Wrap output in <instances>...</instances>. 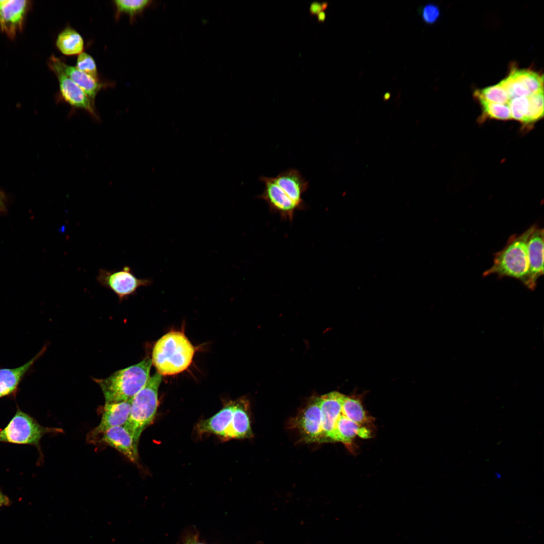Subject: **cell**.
I'll list each match as a JSON object with an SVG mask.
<instances>
[{
    "mask_svg": "<svg viewBox=\"0 0 544 544\" xmlns=\"http://www.w3.org/2000/svg\"><path fill=\"white\" fill-rule=\"evenodd\" d=\"M194 353V347L183 332L171 331L156 343L151 360L161 375H175L189 367Z\"/></svg>",
    "mask_w": 544,
    "mask_h": 544,
    "instance_id": "1",
    "label": "cell"
},
{
    "mask_svg": "<svg viewBox=\"0 0 544 544\" xmlns=\"http://www.w3.org/2000/svg\"><path fill=\"white\" fill-rule=\"evenodd\" d=\"M536 226L533 225L520 235H511L504 247L494 254L493 263L483 276L496 275L500 278L510 277L525 285L529 268L527 243Z\"/></svg>",
    "mask_w": 544,
    "mask_h": 544,
    "instance_id": "2",
    "label": "cell"
},
{
    "mask_svg": "<svg viewBox=\"0 0 544 544\" xmlns=\"http://www.w3.org/2000/svg\"><path fill=\"white\" fill-rule=\"evenodd\" d=\"M152 364V360L146 357L106 378L94 379L103 392L105 403L131 400L149 380Z\"/></svg>",
    "mask_w": 544,
    "mask_h": 544,
    "instance_id": "3",
    "label": "cell"
},
{
    "mask_svg": "<svg viewBox=\"0 0 544 544\" xmlns=\"http://www.w3.org/2000/svg\"><path fill=\"white\" fill-rule=\"evenodd\" d=\"M162 375L155 373L145 386L132 398L128 419L125 427L137 443L143 431L153 422L158 405V392Z\"/></svg>",
    "mask_w": 544,
    "mask_h": 544,
    "instance_id": "4",
    "label": "cell"
},
{
    "mask_svg": "<svg viewBox=\"0 0 544 544\" xmlns=\"http://www.w3.org/2000/svg\"><path fill=\"white\" fill-rule=\"evenodd\" d=\"M61 432V429L40 425L33 417L18 407L9 424L0 429V442L27 444L40 448V441L46 434Z\"/></svg>",
    "mask_w": 544,
    "mask_h": 544,
    "instance_id": "5",
    "label": "cell"
},
{
    "mask_svg": "<svg viewBox=\"0 0 544 544\" xmlns=\"http://www.w3.org/2000/svg\"><path fill=\"white\" fill-rule=\"evenodd\" d=\"M60 58L52 54L48 61L49 69L58 80L60 98L73 108L84 110L94 118L98 119L94 103L80 87L64 74L60 65Z\"/></svg>",
    "mask_w": 544,
    "mask_h": 544,
    "instance_id": "6",
    "label": "cell"
},
{
    "mask_svg": "<svg viewBox=\"0 0 544 544\" xmlns=\"http://www.w3.org/2000/svg\"><path fill=\"white\" fill-rule=\"evenodd\" d=\"M98 282L113 291L120 299L133 294L142 286L151 285L152 281L137 278L128 266L119 270L100 269L97 276Z\"/></svg>",
    "mask_w": 544,
    "mask_h": 544,
    "instance_id": "7",
    "label": "cell"
},
{
    "mask_svg": "<svg viewBox=\"0 0 544 544\" xmlns=\"http://www.w3.org/2000/svg\"><path fill=\"white\" fill-rule=\"evenodd\" d=\"M259 179L264 188L258 198L265 201L271 213L278 214L284 221L292 222L296 212L300 210L299 208L275 182L273 177L261 176Z\"/></svg>",
    "mask_w": 544,
    "mask_h": 544,
    "instance_id": "8",
    "label": "cell"
},
{
    "mask_svg": "<svg viewBox=\"0 0 544 544\" xmlns=\"http://www.w3.org/2000/svg\"><path fill=\"white\" fill-rule=\"evenodd\" d=\"M30 1L0 0V31L15 38L23 28Z\"/></svg>",
    "mask_w": 544,
    "mask_h": 544,
    "instance_id": "9",
    "label": "cell"
},
{
    "mask_svg": "<svg viewBox=\"0 0 544 544\" xmlns=\"http://www.w3.org/2000/svg\"><path fill=\"white\" fill-rule=\"evenodd\" d=\"M296 421V426L306 442H323L319 397L311 398L300 412Z\"/></svg>",
    "mask_w": 544,
    "mask_h": 544,
    "instance_id": "10",
    "label": "cell"
},
{
    "mask_svg": "<svg viewBox=\"0 0 544 544\" xmlns=\"http://www.w3.org/2000/svg\"><path fill=\"white\" fill-rule=\"evenodd\" d=\"M528 274L525 286L534 290L538 279L543 275V230L537 226L527 243Z\"/></svg>",
    "mask_w": 544,
    "mask_h": 544,
    "instance_id": "11",
    "label": "cell"
},
{
    "mask_svg": "<svg viewBox=\"0 0 544 544\" xmlns=\"http://www.w3.org/2000/svg\"><path fill=\"white\" fill-rule=\"evenodd\" d=\"M131 400L118 402L105 403L100 422L87 435V440L93 441L107 429L126 424L130 412Z\"/></svg>",
    "mask_w": 544,
    "mask_h": 544,
    "instance_id": "12",
    "label": "cell"
},
{
    "mask_svg": "<svg viewBox=\"0 0 544 544\" xmlns=\"http://www.w3.org/2000/svg\"><path fill=\"white\" fill-rule=\"evenodd\" d=\"M100 436L101 443L114 448L133 462L138 460V443L124 425L109 428Z\"/></svg>",
    "mask_w": 544,
    "mask_h": 544,
    "instance_id": "13",
    "label": "cell"
},
{
    "mask_svg": "<svg viewBox=\"0 0 544 544\" xmlns=\"http://www.w3.org/2000/svg\"><path fill=\"white\" fill-rule=\"evenodd\" d=\"M345 395L333 391L320 397L323 442L332 441L334 426L342 411Z\"/></svg>",
    "mask_w": 544,
    "mask_h": 544,
    "instance_id": "14",
    "label": "cell"
},
{
    "mask_svg": "<svg viewBox=\"0 0 544 544\" xmlns=\"http://www.w3.org/2000/svg\"><path fill=\"white\" fill-rule=\"evenodd\" d=\"M273 179L300 210L306 208L302 195L307 190L309 183L298 170L289 169L280 173Z\"/></svg>",
    "mask_w": 544,
    "mask_h": 544,
    "instance_id": "15",
    "label": "cell"
},
{
    "mask_svg": "<svg viewBox=\"0 0 544 544\" xmlns=\"http://www.w3.org/2000/svg\"><path fill=\"white\" fill-rule=\"evenodd\" d=\"M45 350L43 348L34 357L19 367L0 369V398L16 396L21 381Z\"/></svg>",
    "mask_w": 544,
    "mask_h": 544,
    "instance_id": "16",
    "label": "cell"
},
{
    "mask_svg": "<svg viewBox=\"0 0 544 544\" xmlns=\"http://www.w3.org/2000/svg\"><path fill=\"white\" fill-rule=\"evenodd\" d=\"M235 409L231 422L223 437L226 439L243 438L252 435L248 402L245 399L235 401Z\"/></svg>",
    "mask_w": 544,
    "mask_h": 544,
    "instance_id": "17",
    "label": "cell"
},
{
    "mask_svg": "<svg viewBox=\"0 0 544 544\" xmlns=\"http://www.w3.org/2000/svg\"><path fill=\"white\" fill-rule=\"evenodd\" d=\"M370 435L371 432L369 429L348 419L341 411L334 426L332 441L341 442L348 445L352 443L356 436L368 438Z\"/></svg>",
    "mask_w": 544,
    "mask_h": 544,
    "instance_id": "18",
    "label": "cell"
},
{
    "mask_svg": "<svg viewBox=\"0 0 544 544\" xmlns=\"http://www.w3.org/2000/svg\"><path fill=\"white\" fill-rule=\"evenodd\" d=\"M235 405V401L229 403L211 418L201 421L197 425V431L223 437L231 422Z\"/></svg>",
    "mask_w": 544,
    "mask_h": 544,
    "instance_id": "19",
    "label": "cell"
},
{
    "mask_svg": "<svg viewBox=\"0 0 544 544\" xmlns=\"http://www.w3.org/2000/svg\"><path fill=\"white\" fill-rule=\"evenodd\" d=\"M60 65L64 74L87 94L94 103L98 93L107 84L100 82L90 76L80 71L75 66L66 64L60 60Z\"/></svg>",
    "mask_w": 544,
    "mask_h": 544,
    "instance_id": "20",
    "label": "cell"
},
{
    "mask_svg": "<svg viewBox=\"0 0 544 544\" xmlns=\"http://www.w3.org/2000/svg\"><path fill=\"white\" fill-rule=\"evenodd\" d=\"M84 45L82 36L70 25L58 33L55 41L58 50L66 56L79 55L84 51Z\"/></svg>",
    "mask_w": 544,
    "mask_h": 544,
    "instance_id": "21",
    "label": "cell"
},
{
    "mask_svg": "<svg viewBox=\"0 0 544 544\" xmlns=\"http://www.w3.org/2000/svg\"><path fill=\"white\" fill-rule=\"evenodd\" d=\"M509 75L531 94L543 91V77L529 69L511 68Z\"/></svg>",
    "mask_w": 544,
    "mask_h": 544,
    "instance_id": "22",
    "label": "cell"
},
{
    "mask_svg": "<svg viewBox=\"0 0 544 544\" xmlns=\"http://www.w3.org/2000/svg\"><path fill=\"white\" fill-rule=\"evenodd\" d=\"M152 3V1L149 0L113 1L115 19L118 20L121 15L125 14L129 17L130 22H133Z\"/></svg>",
    "mask_w": 544,
    "mask_h": 544,
    "instance_id": "23",
    "label": "cell"
},
{
    "mask_svg": "<svg viewBox=\"0 0 544 544\" xmlns=\"http://www.w3.org/2000/svg\"><path fill=\"white\" fill-rule=\"evenodd\" d=\"M342 413L348 419L361 426L370 423L372 420L367 415L359 399L346 395L342 403Z\"/></svg>",
    "mask_w": 544,
    "mask_h": 544,
    "instance_id": "24",
    "label": "cell"
},
{
    "mask_svg": "<svg viewBox=\"0 0 544 544\" xmlns=\"http://www.w3.org/2000/svg\"><path fill=\"white\" fill-rule=\"evenodd\" d=\"M473 95L477 100L481 99L498 104H508L510 100L507 92L500 83L477 89Z\"/></svg>",
    "mask_w": 544,
    "mask_h": 544,
    "instance_id": "25",
    "label": "cell"
},
{
    "mask_svg": "<svg viewBox=\"0 0 544 544\" xmlns=\"http://www.w3.org/2000/svg\"><path fill=\"white\" fill-rule=\"evenodd\" d=\"M527 98L528 107L524 125L531 124L543 116V91L532 94Z\"/></svg>",
    "mask_w": 544,
    "mask_h": 544,
    "instance_id": "26",
    "label": "cell"
},
{
    "mask_svg": "<svg viewBox=\"0 0 544 544\" xmlns=\"http://www.w3.org/2000/svg\"><path fill=\"white\" fill-rule=\"evenodd\" d=\"M479 101L483 110V117L501 120H507L511 119L510 111L508 104H498L484 100H477Z\"/></svg>",
    "mask_w": 544,
    "mask_h": 544,
    "instance_id": "27",
    "label": "cell"
},
{
    "mask_svg": "<svg viewBox=\"0 0 544 544\" xmlns=\"http://www.w3.org/2000/svg\"><path fill=\"white\" fill-rule=\"evenodd\" d=\"M508 105L511 119L524 123L528 111V98L522 97L511 99Z\"/></svg>",
    "mask_w": 544,
    "mask_h": 544,
    "instance_id": "28",
    "label": "cell"
},
{
    "mask_svg": "<svg viewBox=\"0 0 544 544\" xmlns=\"http://www.w3.org/2000/svg\"><path fill=\"white\" fill-rule=\"evenodd\" d=\"M75 66L80 71L90 76L95 79L99 80L95 59L86 52L83 51L78 55Z\"/></svg>",
    "mask_w": 544,
    "mask_h": 544,
    "instance_id": "29",
    "label": "cell"
},
{
    "mask_svg": "<svg viewBox=\"0 0 544 544\" xmlns=\"http://www.w3.org/2000/svg\"><path fill=\"white\" fill-rule=\"evenodd\" d=\"M422 17L424 22L427 24H433L439 19L440 11L436 4L429 3L422 9Z\"/></svg>",
    "mask_w": 544,
    "mask_h": 544,
    "instance_id": "30",
    "label": "cell"
},
{
    "mask_svg": "<svg viewBox=\"0 0 544 544\" xmlns=\"http://www.w3.org/2000/svg\"><path fill=\"white\" fill-rule=\"evenodd\" d=\"M328 5V3L326 2L320 3L317 2H314L310 5L309 8V12L312 15H317L321 11H324Z\"/></svg>",
    "mask_w": 544,
    "mask_h": 544,
    "instance_id": "31",
    "label": "cell"
},
{
    "mask_svg": "<svg viewBox=\"0 0 544 544\" xmlns=\"http://www.w3.org/2000/svg\"><path fill=\"white\" fill-rule=\"evenodd\" d=\"M10 504L9 498L0 491V507L9 506Z\"/></svg>",
    "mask_w": 544,
    "mask_h": 544,
    "instance_id": "32",
    "label": "cell"
},
{
    "mask_svg": "<svg viewBox=\"0 0 544 544\" xmlns=\"http://www.w3.org/2000/svg\"><path fill=\"white\" fill-rule=\"evenodd\" d=\"M5 196L4 193L0 190V211L5 209Z\"/></svg>",
    "mask_w": 544,
    "mask_h": 544,
    "instance_id": "33",
    "label": "cell"
},
{
    "mask_svg": "<svg viewBox=\"0 0 544 544\" xmlns=\"http://www.w3.org/2000/svg\"><path fill=\"white\" fill-rule=\"evenodd\" d=\"M317 20L320 22H323L326 19V14L324 11H321L317 15Z\"/></svg>",
    "mask_w": 544,
    "mask_h": 544,
    "instance_id": "34",
    "label": "cell"
},
{
    "mask_svg": "<svg viewBox=\"0 0 544 544\" xmlns=\"http://www.w3.org/2000/svg\"><path fill=\"white\" fill-rule=\"evenodd\" d=\"M182 544H204V543H200V542H197V541H187V542H185V543H182Z\"/></svg>",
    "mask_w": 544,
    "mask_h": 544,
    "instance_id": "35",
    "label": "cell"
},
{
    "mask_svg": "<svg viewBox=\"0 0 544 544\" xmlns=\"http://www.w3.org/2000/svg\"><path fill=\"white\" fill-rule=\"evenodd\" d=\"M390 95L389 93H386L384 96V98H385L386 99H387L388 98H389Z\"/></svg>",
    "mask_w": 544,
    "mask_h": 544,
    "instance_id": "36",
    "label": "cell"
}]
</instances>
